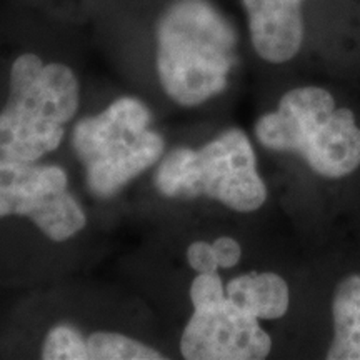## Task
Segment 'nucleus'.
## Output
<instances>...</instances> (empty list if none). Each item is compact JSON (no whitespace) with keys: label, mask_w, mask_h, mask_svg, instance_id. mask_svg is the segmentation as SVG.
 <instances>
[{"label":"nucleus","mask_w":360,"mask_h":360,"mask_svg":"<svg viewBox=\"0 0 360 360\" xmlns=\"http://www.w3.org/2000/svg\"><path fill=\"white\" fill-rule=\"evenodd\" d=\"M237 34L207 0H175L155 29L162 90L182 107H197L227 89L236 67Z\"/></svg>","instance_id":"f257e3e1"},{"label":"nucleus","mask_w":360,"mask_h":360,"mask_svg":"<svg viewBox=\"0 0 360 360\" xmlns=\"http://www.w3.org/2000/svg\"><path fill=\"white\" fill-rule=\"evenodd\" d=\"M80 103L75 72L20 53L8 72V94L0 110V160L37 162L57 150Z\"/></svg>","instance_id":"f03ea898"},{"label":"nucleus","mask_w":360,"mask_h":360,"mask_svg":"<svg viewBox=\"0 0 360 360\" xmlns=\"http://www.w3.org/2000/svg\"><path fill=\"white\" fill-rule=\"evenodd\" d=\"M70 146L84 169L85 186L98 199L115 197L165 155V139L152 129L150 109L132 96L77 120Z\"/></svg>","instance_id":"7ed1b4c3"},{"label":"nucleus","mask_w":360,"mask_h":360,"mask_svg":"<svg viewBox=\"0 0 360 360\" xmlns=\"http://www.w3.org/2000/svg\"><path fill=\"white\" fill-rule=\"evenodd\" d=\"M254 130L265 148L299 154L322 177H345L360 165V127L352 110L337 109L322 87L289 90Z\"/></svg>","instance_id":"20e7f679"},{"label":"nucleus","mask_w":360,"mask_h":360,"mask_svg":"<svg viewBox=\"0 0 360 360\" xmlns=\"http://www.w3.org/2000/svg\"><path fill=\"white\" fill-rule=\"evenodd\" d=\"M154 186L169 199L207 197L236 212H254L267 200L250 139L236 127L199 148H172L157 164Z\"/></svg>","instance_id":"39448f33"},{"label":"nucleus","mask_w":360,"mask_h":360,"mask_svg":"<svg viewBox=\"0 0 360 360\" xmlns=\"http://www.w3.org/2000/svg\"><path fill=\"white\" fill-rule=\"evenodd\" d=\"M29 219L49 240L62 244L82 232L87 214L60 165L0 160V219Z\"/></svg>","instance_id":"423d86ee"},{"label":"nucleus","mask_w":360,"mask_h":360,"mask_svg":"<svg viewBox=\"0 0 360 360\" xmlns=\"http://www.w3.org/2000/svg\"><path fill=\"white\" fill-rule=\"evenodd\" d=\"M270 350L272 339L259 319L229 297L193 307L180 337V354L187 360H260Z\"/></svg>","instance_id":"0eeeda50"},{"label":"nucleus","mask_w":360,"mask_h":360,"mask_svg":"<svg viewBox=\"0 0 360 360\" xmlns=\"http://www.w3.org/2000/svg\"><path fill=\"white\" fill-rule=\"evenodd\" d=\"M255 52L270 64L297 56L304 40L302 0H242Z\"/></svg>","instance_id":"6e6552de"},{"label":"nucleus","mask_w":360,"mask_h":360,"mask_svg":"<svg viewBox=\"0 0 360 360\" xmlns=\"http://www.w3.org/2000/svg\"><path fill=\"white\" fill-rule=\"evenodd\" d=\"M225 294L259 321L281 319L290 305L289 285L276 272H249L233 277L225 285Z\"/></svg>","instance_id":"1a4fd4ad"},{"label":"nucleus","mask_w":360,"mask_h":360,"mask_svg":"<svg viewBox=\"0 0 360 360\" xmlns=\"http://www.w3.org/2000/svg\"><path fill=\"white\" fill-rule=\"evenodd\" d=\"M334 340L328 360H360V276L345 277L332 300Z\"/></svg>","instance_id":"9d476101"},{"label":"nucleus","mask_w":360,"mask_h":360,"mask_svg":"<svg viewBox=\"0 0 360 360\" xmlns=\"http://www.w3.org/2000/svg\"><path fill=\"white\" fill-rule=\"evenodd\" d=\"M85 360H162L160 350L135 337L110 330H96L85 337Z\"/></svg>","instance_id":"9b49d317"},{"label":"nucleus","mask_w":360,"mask_h":360,"mask_svg":"<svg viewBox=\"0 0 360 360\" xmlns=\"http://www.w3.org/2000/svg\"><path fill=\"white\" fill-rule=\"evenodd\" d=\"M40 357L45 360H85V335L70 323H57L45 335Z\"/></svg>","instance_id":"f8f14e48"},{"label":"nucleus","mask_w":360,"mask_h":360,"mask_svg":"<svg viewBox=\"0 0 360 360\" xmlns=\"http://www.w3.org/2000/svg\"><path fill=\"white\" fill-rule=\"evenodd\" d=\"M227 297L222 277L217 272L199 274L191 283V302L192 307L215 304Z\"/></svg>","instance_id":"ddd939ff"},{"label":"nucleus","mask_w":360,"mask_h":360,"mask_svg":"<svg viewBox=\"0 0 360 360\" xmlns=\"http://www.w3.org/2000/svg\"><path fill=\"white\" fill-rule=\"evenodd\" d=\"M187 264L191 265V269L197 274H209V272H217L220 269L215 259V252L212 244L205 240H195L187 247L186 252Z\"/></svg>","instance_id":"4468645a"},{"label":"nucleus","mask_w":360,"mask_h":360,"mask_svg":"<svg viewBox=\"0 0 360 360\" xmlns=\"http://www.w3.org/2000/svg\"><path fill=\"white\" fill-rule=\"evenodd\" d=\"M215 259H217V264L220 269L229 270L233 269L236 265L240 262L242 259V247L233 237L222 236L217 237L212 242Z\"/></svg>","instance_id":"2eb2a0df"}]
</instances>
